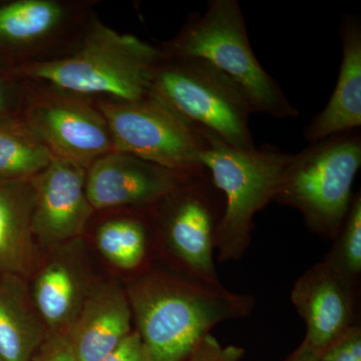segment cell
<instances>
[{
    "label": "cell",
    "mask_w": 361,
    "mask_h": 361,
    "mask_svg": "<svg viewBox=\"0 0 361 361\" xmlns=\"http://www.w3.org/2000/svg\"><path fill=\"white\" fill-rule=\"evenodd\" d=\"M126 291L152 361H186L214 327L245 318L256 306L251 294L165 271L142 275Z\"/></svg>",
    "instance_id": "6da1fadb"
},
{
    "label": "cell",
    "mask_w": 361,
    "mask_h": 361,
    "mask_svg": "<svg viewBox=\"0 0 361 361\" xmlns=\"http://www.w3.org/2000/svg\"><path fill=\"white\" fill-rule=\"evenodd\" d=\"M204 130L201 161L224 197V212L216 232L220 263L239 261L250 246L254 217L274 201L294 154L272 145L240 149Z\"/></svg>",
    "instance_id": "7a4b0ae2"
},
{
    "label": "cell",
    "mask_w": 361,
    "mask_h": 361,
    "mask_svg": "<svg viewBox=\"0 0 361 361\" xmlns=\"http://www.w3.org/2000/svg\"><path fill=\"white\" fill-rule=\"evenodd\" d=\"M161 58V49L139 37L97 25L73 56L35 63L25 71L68 92L135 102L151 92Z\"/></svg>",
    "instance_id": "3957f363"
},
{
    "label": "cell",
    "mask_w": 361,
    "mask_h": 361,
    "mask_svg": "<svg viewBox=\"0 0 361 361\" xmlns=\"http://www.w3.org/2000/svg\"><path fill=\"white\" fill-rule=\"evenodd\" d=\"M166 54L205 59L243 90L253 113L281 120L299 115L256 58L237 0L208 1L205 13L188 23Z\"/></svg>",
    "instance_id": "277c9868"
},
{
    "label": "cell",
    "mask_w": 361,
    "mask_h": 361,
    "mask_svg": "<svg viewBox=\"0 0 361 361\" xmlns=\"http://www.w3.org/2000/svg\"><path fill=\"white\" fill-rule=\"evenodd\" d=\"M360 167V130L312 142L294 154L274 202L295 209L311 232L334 241L350 208Z\"/></svg>",
    "instance_id": "5b68a950"
},
{
    "label": "cell",
    "mask_w": 361,
    "mask_h": 361,
    "mask_svg": "<svg viewBox=\"0 0 361 361\" xmlns=\"http://www.w3.org/2000/svg\"><path fill=\"white\" fill-rule=\"evenodd\" d=\"M152 92L183 118L240 149L256 148L245 92L205 59L161 51Z\"/></svg>",
    "instance_id": "8992f818"
},
{
    "label": "cell",
    "mask_w": 361,
    "mask_h": 361,
    "mask_svg": "<svg viewBox=\"0 0 361 361\" xmlns=\"http://www.w3.org/2000/svg\"><path fill=\"white\" fill-rule=\"evenodd\" d=\"M99 111L108 123L116 152L175 172L206 170L201 161L204 130L187 122L153 92L135 102L101 104Z\"/></svg>",
    "instance_id": "52a82bcc"
},
{
    "label": "cell",
    "mask_w": 361,
    "mask_h": 361,
    "mask_svg": "<svg viewBox=\"0 0 361 361\" xmlns=\"http://www.w3.org/2000/svg\"><path fill=\"white\" fill-rule=\"evenodd\" d=\"M224 197L208 171L194 173L161 199V239L182 274L220 285L216 269L215 238Z\"/></svg>",
    "instance_id": "ba28073f"
},
{
    "label": "cell",
    "mask_w": 361,
    "mask_h": 361,
    "mask_svg": "<svg viewBox=\"0 0 361 361\" xmlns=\"http://www.w3.org/2000/svg\"><path fill=\"white\" fill-rule=\"evenodd\" d=\"M32 133L56 158L85 169L115 152L106 118L89 104L63 97H49L32 104L28 114Z\"/></svg>",
    "instance_id": "9c48e42d"
},
{
    "label": "cell",
    "mask_w": 361,
    "mask_h": 361,
    "mask_svg": "<svg viewBox=\"0 0 361 361\" xmlns=\"http://www.w3.org/2000/svg\"><path fill=\"white\" fill-rule=\"evenodd\" d=\"M85 179L87 169L59 158L33 179L32 232L37 245L51 249L84 234L94 212Z\"/></svg>",
    "instance_id": "30bf717a"
},
{
    "label": "cell",
    "mask_w": 361,
    "mask_h": 361,
    "mask_svg": "<svg viewBox=\"0 0 361 361\" xmlns=\"http://www.w3.org/2000/svg\"><path fill=\"white\" fill-rule=\"evenodd\" d=\"M191 174L194 173L175 172L115 151L97 159L87 168L85 189L94 210L118 207L151 208Z\"/></svg>",
    "instance_id": "8fae6325"
},
{
    "label": "cell",
    "mask_w": 361,
    "mask_h": 361,
    "mask_svg": "<svg viewBox=\"0 0 361 361\" xmlns=\"http://www.w3.org/2000/svg\"><path fill=\"white\" fill-rule=\"evenodd\" d=\"M360 289L323 260L311 266L291 290V302L306 325L304 343L320 355L356 324Z\"/></svg>",
    "instance_id": "7c38bea8"
},
{
    "label": "cell",
    "mask_w": 361,
    "mask_h": 361,
    "mask_svg": "<svg viewBox=\"0 0 361 361\" xmlns=\"http://www.w3.org/2000/svg\"><path fill=\"white\" fill-rule=\"evenodd\" d=\"M49 250L44 262L35 271L30 296L49 334H66L94 283L80 238Z\"/></svg>",
    "instance_id": "4fadbf2b"
},
{
    "label": "cell",
    "mask_w": 361,
    "mask_h": 361,
    "mask_svg": "<svg viewBox=\"0 0 361 361\" xmlns=\"http://www.w3.org/2000/svg\"><path fill=\"white\" fill-rule=\"evenodd\" d=\"M127 291L114 283L94 284L66 332L78 361H102L132 332Z\"/></svg>",
    "instance_id": "5bb4252c"
},
{
    "label": "cell",
    "mask_w": 361,
    "mask_h": 361,
    "mask_svg": "<svg viewBox=\"0 0 361 361\" xmlns=\"http://www.w3.org/2000/svg\"><path fill=\"white\" fill-rule=\"evenodd\" d=\"M342 61L336 89L329 104L304 130L312 142L361 127V23L345 16L341 27Z\"/></svg>",
    "instance_id": "9a60e30c"
},
{
    "label": "cell",
    "mask_w": 361,
    "mask_h": 361,
    "mask_svg": "<svg viewBox=\"0 0 361 361\" xmlns=\"http://www.w3.org/2000/svg\"><path fill=\"white\" fill-rule=\"evenodd\" d=\"M33 179L0 185V278L16 275L26 279L37 270L39 245L32 232Z\"/></svg>",
    "instance_id": "2e32d148"
},
{
    "label": "cell",
    "mask_w": 361,
    "mask_h": 361,
    "mask_svg": "<svg viewBox=\"0 0 361 361\" xmlns=\"http://www.w3.org/2000/svg\"><path fill=\"white\" fill-rule=\"evenodd\" d=\"M47 336L25 278H0V361H32Z\"/></svg>",
    "instance_id": "e0dca14e"
},
{
    "label": "cell",
    "mask_w": 361,
    "mask_h": 361,
    "mask_svg": "<svg viewBox=\"0 0 361 361\" xmlns=\"http://www.w3.org/2000/svg\"><path fill=\"white\" fill-rule=\"evenodd\" d=\"M96 242L104 257L118 269H137L148 256V228L139 218L104 223L97 230Z\"/></svg>",
    "instance_id": "ac0fdd59"
},
{
    "label": "cell",
    "mask_w": 361,
    "mask_h": 361,
    "mask_svg": "<svg viewBox=\"0 0 361 361\" xmlns=\"http://www.w3.org/2000/svg\"><path fill=\"white\" fill-rule=\"evenodd\" d=\"M61 6L47 0H23L0 8V37L30 42L51 32L61 20Z\"/></svg>",
    "instance_id": "d6986e66"
},
{
    "label": "cell",
    "mask_w": 361,
    "mask_h": 361,
    "mask_svg": "<svg viewBox=\"0 0 361 361\" xmlns=\"http://www.w3.org/2000/svg\"><path fill=\"white\" fill-rule=\"evenodd\" d=\"M56 159L30 132L16 134L0 130V178L11 180L33 179Z\"/></svg>",
    "instance_id": "ffe728a7"
},
{
    "label": "cell",
    "mask_w": 361,
    "mask_h": 361,
    "mask_svg": "<svg viewBox=\"0 0 361 361\" xmlns=\"http://www.w3.org/2000/svg\"><path fill=\"white\" fill-rule=\"evenodd\" d=\"M334 246L324 260L349 283L360 289L361 275V194L353 195L350 208Z\"/></svg>",
    "instance_id": "44dd1931"
},
{
    "label": "cell",
    "mask_w": 361,
    "mask_h": 361,
    "mask_svg": "<svg viewBox=\"0 0 361 361\" xmlns=\"http://www.w3.org/2000/svg\"><path fill=\"white\" fill-rule=\"evenodd\" d=\"M245 349L236 345H222L212 334H207L197 344L186 361H242Z\"/></svg>",
    "instance_id": "7402d4cb"
},
{
    "label": "cell",
    "mask_w": 361,
    "mask_h": 361,
    "mask_svg": "<svg viewBox=\"0 0 361 361\" xmlns=\"http://www.w3.org/2000/svg\"><path fill=\"white\" fill-rule=\"evenodd\" d=\"M320 361H361V327L353 325L325 349Z\"/></svg>",
    "instance_id": "603a6c76"
},
{
    "label": "cell",
    "mask_w": 361,
    "mask_h": 361,
    "mask_svg": "<svg viewBox=\"0 0 361 361\" xmlns=\"http://www.w3.org/2000/svg\"><path fill=\"white\" fill-rule=\"evenodd\" d=\"M102 361H152L139 332L133 329Z\"/></svg>",
    "instance_id": "cb8c5ba5"
},
{
    "label": "cell",
    "mask_w": 361,
    "mask_h": 361,
    "mask_svg": "<svg viewBox=\"0 0 361 361\" xmlns=\"http://www.w3.org/2000/svg\"><path fill=\"white\" fill-rule=\"evenodd\" d=\"M32 361H78L66 334H49Z\"/></svg>",
    "instance_id": "d4e9b609"
},
{
    "label": "cell",
    "mask_w": 361,
    "mask_h": 361,
    "mask_svg": "<svg viewBox=\"0 0 361 361\" xmlns=\"http://www.w3.org/2000/svg\"><path fill=\"white\" fill-rule=\"evenodd\" d=\"M320 355H322L319 353L302 341L284 361H320Z\"/></svg>",
    "instance_id": "484cf974"
},
{
    "label": "cell",
    "mask_w": 361,
    "mask_h": 361,
    "mask_svg": "<svg viewBox=\"0 0 361 361\" xmlns=\"http://www.w3.org/2000/svg\"><path fill=\"white\" fill-rule=\"evenodd\" d=\"M1 103H2V99H1V96H0V106H1Z\"/></svg>",
    "instance_id": "4316f807"
}]
</instances>
